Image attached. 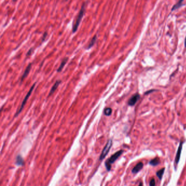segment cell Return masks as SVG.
I'll return each instance as SVG.
<instances>
[{"label":"cell","mask_w":186,"mask_h":186,"mask_svg":"<svg viewBox=\"0 0 186 186\" xmlns=\"http://www.w3.org/2000/svg\"><path fill=\"white\" fill-rule=\"evenodd\" d=\"M150 186H156V181L154 178H152L151 180H150V183H149Z\"/></svg>","instance_id":"obj_16"},{"label":"cell","mask_w":186,"mask_h":186,"mask_svg":"<svg viewBox=\"0 0 186 186\" xmlns=\"http://www.w3.org/2000/svg\"><path fill=\"white\" fill-rule=\"evenodd\" d=\"M35 85H36V83H34V84L32 85V86L31 87V88L29 89V92H28V93H27L26 96L25 98H24V100H23V102H22V104H21V107H20V109H19V110L17 111V112H16V114H15V116H18V115L20 113V112H21V111H22V110L23 109L24 106H25L26 103L27 99H29V96H30L31 94L32 93V91L33 90V88H34Z\"/></svg>","instance_id":"obj_5"},{"label":"cell","mask_w":186,"mask_h":186,"mask_svg":"<svg viewBox=\"0 0 186 186\" xmlns=\"http://www.w3.org/2000/svg\"><path fill=\"white\" fill-rule=\"evenodd\" d=\"M97 35H95V36L93 37V38H92V39L91 40L90 42L89 43L88 45V46H87V49H90V48L92 47V46L94 45V44H95V43L97 40Z\"/></svg>","instance_id":"obj_13"},{"label":"cell","mask_w":186,"mask_h":186,"mask_svg":"<svg viewBox=\"0 0 186 186\" xmlns=\"http://www.w3.org/2000/svg\"><path fill=\"white\" fill-rule=\"evenodd\" d=\"M165 168H162L161 169H160V170H159L158 171H157V172H156V175L157 176V177H158V178L160 180H161L162 179L163 174L165 171Z\"/></svg>","instance_id":"obj_12"},{"label":"cell","mask_w":186,"mask_h":186,"mask_svg":"<svg viewBox=\"0 0 186 186\" xmlns=\"http://www.w3.org/2000/svg\"><path fill=\"white\" fill-rule=\"evenodd\" d=\"M123 152L124 151L122 150L118 151L116 152V153L113 154L109 158H108L106 161L105 163V165L108 171H110L111 170V164L114 163L122 155V154L123 153Z\"/></svg>","instance_id":"obj_1"},{"label":"cell","mask_w":186,"mask_h":186,"mask_svg":"<svg viewBox=\"0 0 186 186\" xmlns=\"http://www.w3.org/2000/svg\"><path fill=\"white\" fill-rule=\"evenodd\" d=\"M185 46L186 47V38L185 39Z\"/></svg>","instance_id":"obj_21"},{"label":"cell","mask_w":186,"mask_h":186,"mask_svg":"<svg viewBox=\"0 0 186 186\" xmlns=\"http://www.w3.org/2000/svg\"><path fill=\"white\" fill-rule=\"evenodd\" d=\"M139 186H143V183H142V182H140V183H139Z\"/></svg>","instance_id":"obj_20"},{"label":"cell","mask_w":186,"mask_h":186,"mask_svg":"<svg viewBox=\"0 0 186 186\" xmlns=\"http://www.w3.org/2000/svg\"><path fill=\"white\" fill-rule=\"evenodd\" d=\"M112 113V109L110 108H107L104 110V113L106 116H110Z\"/></svg>","instance_id":"obj_15"},{"label":"cell","mask_w":186,"mask_h":186,"mask_svg":"<svg viewBox=\"0 0 186 186\" xmlns=\"http://www.w3.org/2000/svg\"><path fill=\"white\" fill-rule=\"evenodd\" d=\"M139 98H140V95L139 94H135L133 95L128 101V105L130 106L134 105Z\"/></svg>","instance_id":"obj_6"},{"label":"cell","mask_w":186,"mask_h":186,"mask_svg":"<svg viewBox=\"0 0 186 186\" xmlns=\"http://www.w3.org/2000/svg\"><path fill=\"white\" fill-rule=\"evenodd\" d=\"M143 167H144V164H143V163L139 162L132 169V172L133 173V174H137V173L140 171L141 170H142Z\"/></svg>","instance_id":"obj_7"},{"label":"cell","mask_w":186,"mask_h":186,"mask_svg":"<svg viewBox=\"0 0 186 186\" xmlns=\"http://www.w3.org/2000/svg\"><path fill=\"white\" fill-rule=\"evenodd\" d=\"M85 12V3H83L81 6L79 14H78V15L77 16V19H76V20H75V22L74 23V24L73 25V29H72V31H73V33L75 32L78 29V27H79L80 24V22L81 21L82 19H83V15H84Z\"/></svg>","instance_id":"obj_2"},{"label":"cell","mask_w":186,"mask_h":186,"mask_svg":"<svg viewBox=\"0 0 186 186\" xmlns=\"http://www.w3.org/2000/svg\"><path fill=\"white\" fill-rule=\"evenodd\" d=\"M32 50H33V49H31L29 50V52H28V53H27V56H29V55H30V54H31V52H32Z\"/></svg>","instance_id":"obj_18"},{"label":"cell","mask_w":186,"mask_h":186,"mask_svg":"<svg viewBox=\"0 0 186 186\" xmlns=\"http://www.w3.org/2000/svg\"><path fill=\"white\" fill-rule=\"evenodd\" d=\"M68 59V57H66V58H64V59H62V62H61V64H60V66H59V68L57 69V72H60L62 71V69L64 68V66H65V65H66V63L67 62Z\"/></svg>","instance_id":"obj_10"},{"label":"cell","mask_w":186,"mask_h":186,"mask_svg":"<svg viewBox=\"0 0 186 186\" xmlns=\"http://www.w3.org/2000/svg\"><path fill=\"white\" fill-rule=\"evenodd\" d=\"M183 143H184L183 141L181 140V141H180V142L179 146H178V147L177 148V153H176V157H175V162H174V167H175V170H176V168H177L178 164L180 161V158H181V152H182V148H183Z\"/></svg>","instance_id":"obj_4"},{"label":"cell","mask_w":186,"mask_h":186,"mask_svg":"<svg viewBox=\"0 0 186 186\" xmlns=\"http://www.w3.org/2000/svg\"><path fill=\"white\" fill-rule=\"evenodd\" d=\"M61 83V80H57V81H56V83H54V85H53V86L52 87V88H51V90H50L49 94V95H48V97L50 96V95H51V94L55 92V90H56L57 88V87H58V86H59V85Z\"/></svg>","instance_id":"obj_8"},{"label":"cell","mask_w":186,"mask_h":186,"mask_svg":"<svg viewBox=\"0 0 186 186\" xmlns=\"http://www.w3.org/2000/svg\"><path fill=\"white\" fill-rule=\"evenodd\" d=\"M47 36V32H45V33H44V36H43V40H44V39H45V37Z\"/></svg>","instance_id":"obj_19"},{"label":"cell","mask_w":186,"mask_h":186,"mask_svg":"<svg viewBox=\"0 0 186 186\" xmlns=\"http://www.w3.org/2000/svg\"><path fill=\"white\" fill-rule=\"evenodd\" d=\"M31 66H32V64H29V65H28V66L27 67V68H26L25 72H24V73L23 74V76H22L21 79V81H23L24 80V79H25V78H26V77L28 75V74H29V71H30L31 68Z\"/></svg>","instance_id":"obj_9"},{"label":"cell","mask_w":186,"mask_h":186,"mask_svg":"<svg viewBox=\"0 0 186 186\" xmlns=\"http://www.w3.org/2000/svg\"><path fill=\"white\" fill-rule=\"evenodd\" d=\"M182 2H183V1H180L179 2H178V3H177V4H176L175 5V6H174V7H173L172 9V10H174L175 9H177L178 7L181 6V4H182Z\"/></svg>","instance_id":"obj_17"},{"label":"cell","mask_w":186,"mask_h":186,"mask_svg":"<svg viewBox=\"0 0 186 186\" xmlns=\"http://www.w3.org/2000/svg\"><path fill=\"white\" fill-rule=\"evenodd\" d=\"M16 164L18 165H23L24 160L23 159V158L21 157V156L19 155L17 156V157H16Z\"/></svg>","instance_id":"obj_14"},{"label":"cell","mask_w":186,"mask_h":186,"mask_svg":"<svg viewBox=\"0 0 186 186\" xmlns=\"http://www.w3.org/2000/svg\"><path fill=\"white\" fill-rule=\"evenodd\" d=\"M160 162H161L160 159L158 158V157H156L154 158L153 159L151 160L149 162V164L151 165H152V166H157V165L159 164Z\"/></svg>","instance_id":"obj_11"},{"label":"cell","mask_w":186,"mask_h":186,"mask_svg":"<svg viewBox=\"0 0 186 186\" xmlns=\"http://www.w3.org/2000/svg\"><path fill=\"white\" fill-rule=\"evenodd\" d=\"M113 145V141L112 139H109L108 141L107 144L105 146L104 148H103V151H102L101 154H100V156L99 157V160L100 161H102V160L104 159V158L107 156L108 153H109L110 150L112 146Z\"/></svg>","instance_id":"obj_3"}]
</instances>
